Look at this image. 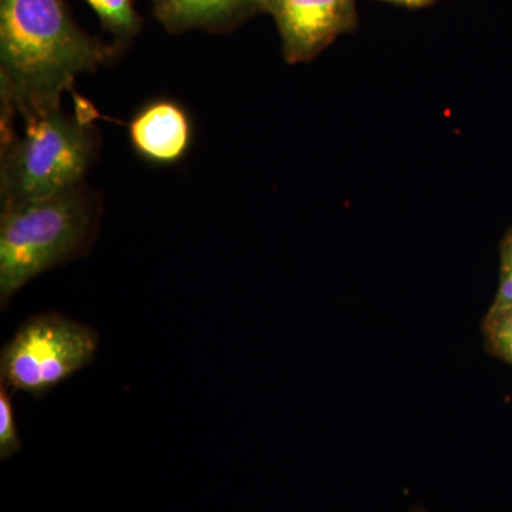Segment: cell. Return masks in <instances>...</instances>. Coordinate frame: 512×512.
I'll list each match as a JSON object with an SVG mask.
<instances>
[{"label":"cell","mask_w":512,"mask_h":512,"mask_svg":"<svg viewBox=\"0 0 512 512\" xmlns=\"http://www.w3.org/2000/svg\"><path fill=\"white\" fill-rule=\"evenodd\" d=\"M128 136L144 160L161 165L178 163L191 147L190 116L173 100L150 101L131 119Z\"/></svg>","instance_id":"8992f818"},{"label":"cell","mask_w":512,"mask_h":512,"mask_svg":"<svg viewBox=\"0 0 512 512\" xmlns=\"http://www.w3.org/2000/svg\"><path fill=\"white\" fill-rule=\"evenodd\" d=\"M481 330L487 352L512 366V312L488 309Z\"/></svg>","instance_id":"9c48e42d"},{"label":"cell","mask_w":512,"mask_h":512,"mask_svg":"<svg viewBox=\"0 0 512 512\" xmlns=\"http://www.w3.org/2000/svg\"><path fill=\"white\" fill-rule=\"evenodd\" d=\"M111 56L76 25L63 0H0L2 121L62 107L74 79Z\"/></svg>","instance_id":"6da1fadb"},{"label":"cell","mask_w":512,"mask_h":512,"mask_svg":"<svg viewBox=\"0 0 512 512\" xmlns=\"http://www.w3.org/2000/svg\"><path fill=\"white\" fill-rule=\"evenodd\" d=\"M154 2H156L157 5V3L163 2V0H154Z\"/></svg>","instance_id":"4fadbf2b"},{"label":"cell","mask_w":512,"mask_h":512,"mask_svg":"<svg viewBox=\"0 0 512 512\" xmlns=\"http://www.w3.org/2000/svg\"><path fill=\"white\" fill-rule=\"evenodd\" d=\"M490 308L512 312V227L500 242V281Z\"/></svg>","instance_id":"8fae6325"},{"label":"cell","mask_w":512,"mask_h":512,"mask_svg":"<svg viewBox=\"0 0 512 512\" xmlns=\"http://www.w3.org/2000/svg\"><path fill=\"white\" fill-rule=\"evenodd\" d=\"M97 348L99 335L89 326L60 313L33 316L2 350V383L42 396L89 365Z\"/></svg>","instance_id":"277c9868"},{"label":"cell","mask_w":512,"mask_h":512,"mask_svg":"<svg viewBox=\"0 0 512 512\" xmlns=\"http://www.w3.org/2000/svg\"><path fill=\"white\" fill-rule=\"evenodd\" d=\"M99 16L101 25L117 42H127L140 32L141 19L134 9L133 0H84Z\"/></svg>","instance_id":"ba28073f"},{"label":"cell","mask_w":512,"mask_h":512,"mask_svg":"<svg viewBox=\"0 0 512 512\" xmlns=\"http://www.w3.org/2000/svg\"><path fill=\"white\" fill-rule=\"evenodd\" d=\"M93 208L82 187L3 208L0 218L2 308L47 269L82 251L93 231Z\"/></svg>","instance_id":"3957f363"},{"label":"cell","mask_w":512,"mask_h":512,"mask_svg":"<svg viewBox=\"0 0 512 512\" xmlns=\"http://www.w3.org/2000/svg\"><path fill=\"white\" fill-rule=\"evenodd\" d=\"M380 2L393 3V5L406 6L410 9L426 8L439 0H380Z\"/></svg>","instance_id":"7c38bea8"},{"label":"cell","mask_w":512,"mask_h":512,"mask_svg":"<svg viewBox=\"0 0 512 512\" xmlns=\"http://www.w3.org/2000/svg\"><path fill=\"white\" fill-rule=\"evenodd\" d=\"M20 450V436L9 389L0 384V458L9 460Z\"/></svg>","instance_id":"30bf717a"},{"label":"cell","mask_w":512,"mask_h":512,"mask_svg":"<svg viewBox=\"0 0 512 512\" xmlns=\"http://www.w3.org/2000/svg\"><path fill=\"white\" fill-rule=\"evenodd\" d=\"M274 19L288 63L315 59L338 37L356 28V0H259Z\"/></svg>","instance_id":"5b68a950"},{"label":"cell","mask_w":512,"mask_h":512,"mask_svg":"<svg viewBox=\"0 0 512 512\" xmlns=\"http://www.w3.org/2000/svg\"><path fill=\"white\" fill-rule=\"evenodd\" d=\"M23 120L22 136L2 138V210L82 185L96 151V130L89 113L70 116L56 107Z\"/></svg>","instance_id":"7a4b0ae2"},{"label":"cell","mask_w":512,"mask_h":512,"mask_svg":"<svg viewBox=\"0 0 512 512\" xmlns=\"http://www.w3.org/2000/svg\"><path fill=\"white\" fill-rule=\"evenodd\" d=\"M416 512H423V511H416Z\"/></svg>","instance_id":"5bb4252c"},{"label":"cell","mask_w":512,"mask_h":512,"mask_svg":"<svg viewBox=\"0 0 512 512\" xmlns=\"http://www.w3.org/2000/svg\"><path fill=\"white\" fill-rule=\"evenodd\" d=\"M261 12L259 0H163L154 13L170 33L229 32Z\"/></svg>","instance_id":"52a82bcc"}]
</instances>
